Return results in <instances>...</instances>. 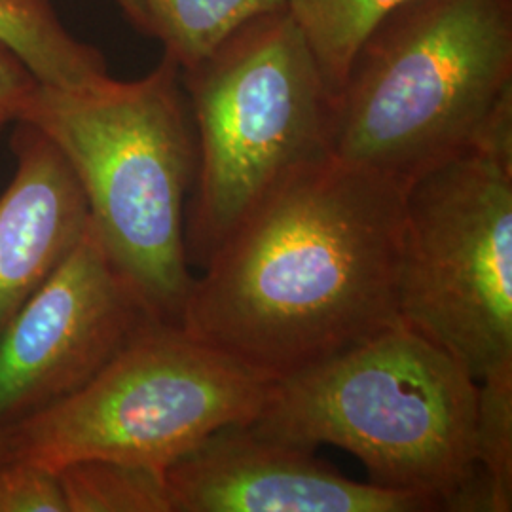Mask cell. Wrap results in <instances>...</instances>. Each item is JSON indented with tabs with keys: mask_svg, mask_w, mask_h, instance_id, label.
Wrapping results in <instances>:
<instances>
[{
	"mask_svg": "<svg viewBox=\"0 0 512 512\" xmlns=\"http://www.w3.org/2000/svg\"><path fill=\"white\" fill-rule=\"evenodd\" d=\"M18 122L59 148L114 264L160 321L179 325L194 283L184 228L198 167L179 65L164 54L137 80L107 76L73 90L37 84Z\"/></svg>",
	"mask_w": 512,
	"mask_h": 512,
	"instance_id": "3957f363",
	"label": "cell"
},
{
	"mask_svg": "<svg viewBox=\"0 0 512 512\" xmlns=\"http://www.w3.org/2000/svg\"><path fill=\"white\" fill-rule=\"evenodd\" d=\"M14 126L16 173L0 194V334L90 222L84 192L59 148L27 122Z\"/></svg>",
	"mask_w": 512,
	"mask_h": 512,
	"instance_id": "30bf717a",
	"label": "cell"
},
{
	"mask_svg": "<svg viewBox=\"0 0 512 512\" xmlns=\"http://www.w3.org/2000/svg\"><path fill=\"white\" fill-rule=\"evenodd\" d=\"M404 0H285L332 99L342 90L351 61L380 19Z\"/></svg>",
	"mask_w": 512,
	"mask_h": 512,
	"instance_id": "4fadbf2b",
	"label": "cell"
},
{
	"mask_svg": "<svg viewBox=\"0 0 512 512\" xmlns=\"http://www.w3.org/2000/svg\"><path fill=\"white\" fill-rule=\"evenodd\" d=\"M476 461L490 512L511 511L512 366L499 368L478 382Z\"/></svg>",
	"mask_w": 512,
	"mask_h": 512,
	"instance_id": "9a60e30c",
	"label": "cell"
},
{
	"mask_svg": "<svg viewBox=\"0 0 512 512\" xmlns=\"http://www.w3.org/2000/svg\"><path fill=\"white\" fill-rule=\"evenodd\" d=\"M112 2L120 8L122 16L128 19L129 23H131V27L137 29V33L147 35L148 37L147 19H145L143 10L139 8V4H137L135 0H112Z\"/></svg>",
	"mask_w": 512,
	"mask_h": 512,
	"instance_id": "ac0fdd59",
	"label": "cell"
},
{
	"mask_svg": "<svg viewBox=\"0 0 512 512\" xmlns=\"http://www.w3.org/2000/svg\"><path fill=\"white\" fill-rule=\"evenodd\" d=\"M0 512H67L59 476L23 459H0Z\"/></svg>",
	"mask_w": 512,
	"mask_h": 512,
	"instance_id": "2e32d148",
	"label": "cell"
},
{
	"mask_svg": "<svg viewBox=\"0 0 512 512\" xmlns=\"http://www.w3.org/2000/svg\"><path fill=\"white\" fill-rule=\"evenodd\" d=\"M478 382L403 321L268 387L249 427L313 450L330 444L382 488L440 511H490L476 461Z\"/></svg>",
	"mask_w": 512,
	"mask_h": 512,
	"instance_id": "7a4b0ae2",
	"label": "cell"
},
{
	"mask_svg": "<svg viewBox=\"0 0 512 512\" xmlns=\"http://www.w3.org/2000/svg\"><path fill=\"white\" fill-rule=\"evenodd\" d=\"M404 188L330 154L298 165L203 264L179 325L270 384L395 325Z\"/></svg>",
	"mask_w": 512,
	"mask_h": 512,
	"instance_id": "6da1fadb",
	"label": "cell"
},
{
	"mask_svg": "<svg viewBox=\"0 0 512 512\" xmlns=\"http://www.w3.org/2000/svg\"><path fill=\"white\" fill-rule=\"evenodd\" d=\"M156 321L90 220L0 334V427L73 395Z\"/></svg>",
	"mask_w": 512,
	"mask_h": 512,
	"instance_id": "ba28073f",
	"label": "cell"
},
{
	"mask_svg": "<svg viewBox=\"0 0 512 512\" xmlns=\"http://www.w3.org/2000/svg\"><path fill=\"white\" fill-rule=\"evenodd\" d=\"M0 44L50 88H84L110 76L105 55L63 25L50 0H0Z\"/></svg>",
	"mask_w": 512,
	"mask_h": 512,
	"instance_id": "8fae6325",
	"label": "cell"
},
{
	"mask_svg": "<svg viewBox=\"0 0 512 512\" xmlns=\"http://www.w3.org/2000/svg\"><path fill=\"white\" fill-rule=\"evenodd\" d=\"M171 512H427L437 501L355 482L313 450L258 435L215 431L164 471Z\"/></svg>",
	"mask_w": 512,
	"mask_h": 512,
	"instance_id": "9c48e42d",
	"label": "cell"
},
{
	"mask_svg": "<svg viewBox=\"0 0 512 512\" xmlns=\"http://www.w3.org/2000/svg\"><path fill=\"white\" fill-rule=\"evenodd\" d=\"M37 84L18 57L0 44V131L18 122Z\"/></svg>",
	"mask_w": 512,
	"mask_h": 512,
	"instance_id": "e0dca14e",
	"label": "cell"
},
{
	"mask_svg": "<svg viewBox=\"0 0 512 512\" xmlns=\"http://www.w3.org/2000/svg\"><path fill=\"white\" fill-rule=\"evenodd\" d=\"M397 306L476 382L512 366V107L406 184Z\"/></svg>",
	"mask_w": 512,
	"mask_h": 512,
	"instance_id": "8992f818",
	"label": "cell"
},
{
	"mask_svg": "<svg viewBox=\"0 0 512 512\" xmlns=\"http://www.w3.org/2000/svg\"><path fill=\"white\" fill-rule=\"evenodd\" d=\"M67 512H171L164 471L86 459L57 471Z\"/></svg>",
	"mask_w": 512,
	"mask_h": 512,
	"instance_id": "5bb4252c",
	"label": "cell"
},
{
	"mask_svg": "<svg viewBox=\"0 0 512 512\" xmlns=\"http://www.w3.org/2000/svg\"><path fill=\"white\" fill-rule=\"evenodd\" d=\"M143 10L148 37L181 73L194 69L247 21L285 8V0H135Z\"/></svg>",
	"mask_w": 512,
	"mask_h": 512,
	"instance_id": "7c38bea8",
	"label": "cell"
},
{
	"mask_svg": "<svg viewBox=\"0 0 512 512\" xmlns=\"http://www.w3.org/2000/svg\"><path fill=\"white\" fill-rule=\"evenodd\" d=\"M270 382L156 321L92 382L2 427L8 458L52 473L86 459L165 471L215 431L253 423Z\"/></svg>",
	"mask_w": 512,
	"mask_h": 512,
	"instance_id": "52a82bcc",
	"label": "cell"
},
{
	"mask_svg": "<svg viewBox=\"0 0 512 512\" xmlns=\"http://www.w3.org/2000/svg\"><path fill=\"white\" fill-rule=\"evenodd\" d=\"M181 80L198 147L186 255L203 266L285 175L329 154L330 95L287 8L241 25Z\"/></svg>",
	"mask_w": 512,
	"mask_h": 512,
	"instance_id": "5b68a950",
	"label": "cell"
},
{
	"mask_svg": "<svg viewBox=\"0 0 512 512\" xmlns=\"http://www.w3.org/2000/svg\"><path fill=\"white\" fill-rule=\"evenodd\" d=\"M509 107L512 0H404L330 103L329 154L406 186Z\"/></svg>",
	"mask_w": 512,
	"mask_h": 512,
	"instance_id": "277c9868",
	"label": "cell"
},
{
	"mask_svg": "<svg viewBox=\"0 0 512 512\" xmlns=\"http://www.w3.org/2000/svg\"><path fill=\"white\" fill-rule=\"evenodd\" d=\"M8 458V452H6V440H4V431L0 427V459Z\"/></svg>",
	"mask_w": 512,
	"mask_h": 512,
	"instance_id": "d6986e66",
	"label": "cell"
}]
</instances>
